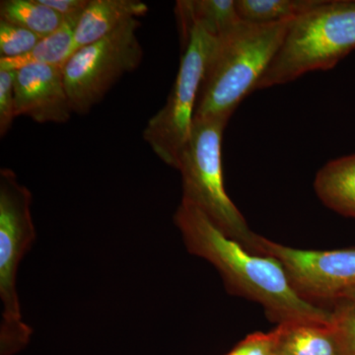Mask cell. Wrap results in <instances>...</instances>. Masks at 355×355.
I'll return each mask as SVG.
<instances>
[{
  "label": "cell",
  "instance_id": "obj_1",
  "mask_svg": "<svg viewBox=\"0 0 355 355\" xmlns=\"http://www.w3.org/2000/svg\"><path fill=\"white\" fill-rule=\"evenodd\" d=\"M174 222L189 253L209 261L220 273L228 292L263 306L272 322L331 321V311L296 293L277 259L248 251L222 233L193 203L182 198Z\"/></svg>",
  "mask_w": 355,
  "mask_h": 355
},
{
  "label": "cell",
  "instance_id": "obj_2",
  "mask_svg": "<svg viewBox=\"0 0 355 355\" xmlns=\"http://www.w3.org/2000/svg\"><path fill=\"white\" fill-rule=\"evenodd\" d=\"M292 21L256 25L242 22L216 39L210 53L195 118L229 121L277 55Z\"/></svg>",
  "mask_w": 355,
  "mask_h": 355
},
{
  "label": "cell",
  "instance_id": "obj_3",
  "mask_svg": "<svg viewBox=\"0 0 355 355\" xmlns=\"http://www.w3.org/2000/svg\"><path fill=\"white\" fill-rule=\"evenodd\" d=\"M355 50V0H321L292 21L256 90L282 85L303 74L328 70Z\"/></svg>",
  "mask_w": 355,
  "mask_h": 355
},
{
  "label": "cell",
  "instance_id": "obj_4",
  "mask_svg": "<svg viewBox=\"0 0 355 355\" xmlns=\"http://www.w3.org/2000/svg\"><path fill=\"white\" fill-rule=\"evenodd\" d=\"M32 193L15 172L0 170V355H15L31 340L33 329L23 320L18 297V268L36 239Z\"/></svg>",
  "mask_w": 355,
  "mask_h": 355
},
{
  "label": "cell",
  "instance_id": "obj_5",
  "mask_svg": "<svg viewBox=\"0 0 355 355\" xmlns=\"http://www.w3.org/2000/svg\"><path fill=\"white\" fill-rule=\"evenodd\" d=\"M228 121L195 118L190 140L180 158L183 200L198 207L222 233L251 252L256 233L226 193L221 142Z\"/></svg>",
  "mask_w": 355,
  "mask_h": 355
},
{
  "label": "cell",
  "instance_id": "obj_6",
  "mask_svg": "<svg viewBox=\"0 0 355 355\" xmlns=\"http://www.w3.org/2000/svg\"><path fill=\"white\" fill-rule=\"evenodd\" d=\"M182 38L184 50L176 80L164 107L148 121L144 132L153 153L175 169L190 140L200 86L217 39L198 25Z\"/></svg>",
  "mask_w": 355,
  "mask_h": 355
},
{
  "label": "cell",
  "instance_id": "obj_7",
  "mask_svg": "<svg viewBox=\"0 0 355 355\" xmlns=\"http://www.w3.org/2000/svg\"><path fill=\"white\" fill-rule=\"evenodd\" d=\"M139 26V19L128 21L67 60L62 70L73 112L88 113L121 76L139 67L144 57L137 34Z\"/></svg>",
  "mask_w": 355,
  "mask_h": 355
},
{
  "label": "cell",
  "instance_id": "obj_8",
  "mask_svg": "<svg viewBox=\"0 0 355 355\" xmlns=\"http://www.w3.org/2000/svg\"><path fill=\"white\" fill-rule=\"evenodd\" d=\"M251 253L277 259L296 293L311 303L321 300L336 304L355 291V248L294 249L257 234Z\"/></svg>",
  "mask_w": 355,
  "mask_h": 355
},
{
  "label": "cell",
  "instance_id": "obj_9",
  "mask_svg": "<svg viewBox=\"0 0 355 355\" xmlns=\"http://www.w3.org/2000/svg\"><path fill=\"white\" fill-rule=\"evenodd\" d=\"M64 67L32 64L16 70V116L39 123H65L73 113L64 78Z\"/></svg>",
  "mask_w": 355,
  "mask_h": 355
},
{
  "label": "cell",
  "instance_id": "obj_10",
  "mask_svg": "<svg viewBox=\"0 0 355 355\" xmlns=\"http://www.w3.org/2000/svg\"><path fill=\"white\" fill-rule=\"evenodd\" d=\"M148 6L139 0H90L74 33V51L99 41L132 19L146 15Z\"/></svg>",
  "mask_w": 355,
  "mask_h": 355
},
{
  "label": "cell",
  "instance_id": "obj_11",
  "mask_svg": "<svg viewBox=\"0 0 355 355\" xmlns=\"http://www.w3.org/2000/svg\"><path fill=\"white\" fill-rule=\"evenodd\" d=\"M272 333L275 355H343L333 318L330 323L286 322Z\"/></svg>",
  "mask_w": 355,
  "mask_h": 355
},
{
  "label": "cell",
  "instance_id": "obj_12",
  "mask_svg": "<svg viewBox=\"0 0 355 355\" xmlns=\"http://www.w3.org/2000/svg\"><path fill=\"white\" fill-rule=\"evenodd\" d=\"M314 190L328 209L355 219V153L327 163L315 178Z\"/></svg>",
  "mask_w": 355,
  "mask_h": 355
},
{
  "label": "cell",
  "instance_id": "obj_13",
  "mask_svg": "<svg viewBox=\"0 0 355 355\" xmlns=\"http://www.w3.org/2000/svg\"><path fill=\"white\" fill-rule=\"evenodd\" d=\"M176 15L182 37L198 25L219 38L242 22L236 0H180Z\"/></svg>",
  "mask_w": 355,
  "mask_h": 355
},
{
  "label": "cell",
  "instance_id": "obj_14",
  "mask_svg": "<svg viewBox=\"0 0 355 355\" xmlns=\"http://www.w3.org/2000/svg\"><path fill=\"white\" fill-rule=\"evenodd\" d=\"M80 16L67 18L57 31L44 37L27 55L15 58H0V70H18L32 64L64 67L76 53L74 33Z\"/></svg>",
  "mask_w": 355,
  "mask_h": 355
},
{
  "label": "cell",
  "instance_id": "obj_15",
  "mask_svg": "<svg viewBox=\"0 0 355 355\" xmlns=\"http://www.w3.org/2000/svg\"><path fill=\"white\" fill-rule=\"evenodd\" d=\"M321 0H236L243 22L268 25L297 19Z\"/></svg>",
  "mask_w": 355,
  "mask_h": 355
},
{
  "label": "cell",
  "instance_id": "obj_16",
  "mask_svg": "<svg viewBox=\"0 0 355 355\" xmlns=\"http://www.w3.org/2000/svg\"><path fill=\"white\" fill-rule=\"evenodd\" d=\"M0 19L26 28L43 38L57 31L65 21L41 0H2Z\"/></svg>",
  "mask_w": 355,
  "mask_h": 355
},
{
  "label": "cell",
  "instance_id": "obj_17",
  "mask_svg": "<svg viewBox=\"0 0 355 355\" xmlns=\"http://www.w3.org/2000/svg\"><path fill=\"white\" fill-rule=\"evenodd\" d=\"M43 37L34 32L0 19V58H15L27 55Z\"/></svg>",
  "mask_w": 355,
  "mask_h": 355
},
{
  "label": "cell",
  "instance_id": "obj_18",
  "mask_svg": "<svg viewBox=\"0 0 355 355\" xmlns=\"http://www.w3.org/2000/svg\"><path fill=\"white\" fill-rule=\"evenodd\" d=\"M331 313L342 354L355 355V305L349 301H340L336 303Z\"/></svg>",
  "mask_w": 355,
  "mask_h": 355
},
{
  "label": "cell",
  "instance_id": "obj_19",
  "mask_svg": "<svg viewBox=\"0 0 355 355\" xmlns=\"http://www.w3.org/2000/svg\"><path fill=\"white\" fill-rule=\"evenodd\" d=\"M16 70H0V135L3 137L12 127L15 114Z\"/></svg>",
  "mask_w": 355,
  "mask_h": 355
},
{
  "label": "cell",
  "instance_id": "obj_20",
  "mask_svg": "<svg viewBox=\"0 0 355 355\" xmlns=\"http://www.w3.org/2000/svg\"><path fill=\"white\" fill-rule=\"evenodd\" d=\"M225 355H275L272 333L251 334Z\"/></svg>",
  "mask_w": 355,
  "mask_h": 355
},
{
  "label": "cell",
  "instance_id": "obj_21",
  "mask_svg": "<svg viewBox=\"0 0 355 355\" xmlns=\"http://www.w3.org/2000/svg\"><path fill=\"white\" fill-rule=\"evenodd\" d=\"M90 0H41L42 3L55 10L62 17L83 15Z\"/></svg>",
  "mask_w": 355,
  "mask_h": 355
},
{
  "label": "cell",
  "instance_id": "obj_22",
  "mask_svg": "<svg viewBox=\"0 0 355 355\" xmlns=\"http://www.w3.org/2000/svg\"><path fill=\"white\" fill-rule=\"evenodd\" d=\"M343 301H349V302L352 303V304L355 305V291L350 292L349 295L345 298V300Z\"/></svg>",
  "mask_w": 355,
  "mask_h": 355
}]
</instances>
